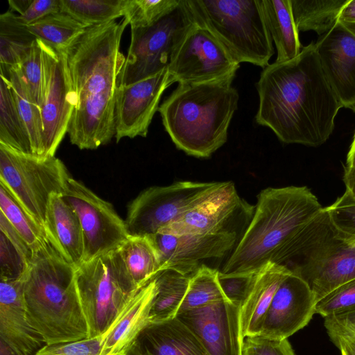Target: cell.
I'll list each match as a JSON object with an SVG mask.
<instances>
[{
	"label": "cell",
	"instance_id": "obj_1",
	"mask_svg": "<svg viewBox=\"0 0 355 355\" xmlns=\"http://www.w3.org/2000/svg\"><path fill=\"white\" fill-rule=\"evenodd\" d=\"M257 124L285 144L317 147L332 134L343 107L322 69L314 42L295 58L269 64L256 83Z\"/></svg>",
	"mask_w": 355,
	"mask_h": 355
},
{
	"label": "cell",
	"instance_id": "obj_2",
	"mask_svg": "<svg viewBox=\"0 0 355 355\" xmlns=\"http://www.w3.org/2000/svg\"><path fill=\"white\" fill-rule=\"evenodd\" d=\"M128 23L123 17L87 27L63 51L75 94L67 133L80 150H94L115 135L118 78L125 58L120 51Z\"/></svg>",
	"mask_w": 355,
	"mask_h": 355
},
{
	"label": "cell",
	"instance_id": "obj_3",
	"mask_svg": "<svg viewBox=\"0 0 355 355\" xmlns=\"http://www.w3.org/2000/svg\"><path fill=\"white\" fill-rule=\"evenodd\" d=\"M22 282L28 322L45 345L89 338L76 282V267L49 241L33 251Z\"/></svg>",
	"mask_w": 355,
	"mask_h": 355
},
{
	"label": "cell",
	"instance_id": "obj_4",
	"mask_svg": "<svg viewBox=\"0 0 355 355\" xmlns=\"http://www.w3.org/2000/svg\"><path fill=\"white\" fill-rule=\"evenodd\" d=\"M254 208L250 223L220 272H254L269 263L277 264L293 237L323 207L306 186H289L262 190Z\"/></svg>",
	"mask_w": 355,
	"mask_h": 355
},
{
	"label": "cell",
	"instance_id": "obj_5",
	"mask_svg": "<svg viewBox=\"0 0 355 355\" xmlns=\"http://www.w3.org/2000/svg\"><path fill=\"white\" fill-rule=\"evenodd\" d=\"M234 78L178 84L159 105L162 124L178 149L207 158L226 143L239 98Z\"/></svg>",
	"mask_w": 355,
	"mask_h": 355
},
{
	"label": "cell",
	"instance_id": "obj_6",
	"mask_svg": "<svg viewBox=\"0 0 355 355\" xmlns=\"http://www.w3.org/2000/svg\"><path fill=\"white\" fill-rule=\"evenodd\" d=\"M277 264L303 279L318 302L355 278V236L340 231L323 207L293 237Z\"/></svg>",
	"mask_w": 355,
	"mask_h": 355
},
{
	"label": "cell",
	"instance_id": "obj_7",
	"mask_svg": "<svg viewBox=\"0 0 355 355\" xmlns=\"http://www.w3.org/2000/svg\"><path fill=\"white\" fill-rule=\"evenodd\" d=\"M195 23L239 62L265 68L275 51L261 0H186Z\"/></svg>",
	"mask_w": 355,
	"mask_h": 355
},
{
	"label": "cell",
	"instance_id": "obj_8",
	"mask_svg": "<svg viewBox=\"0 0 355 355\" xmlns=\"http://www.w3.org/2000/svg\"><path fill=\"white\" fill-rule=\"evenodd\" d=\"M76 282L89 338L106 332L141 288L130 277L119 248L83 261L76 268Z\"/></svg>",
	"mask_w": 355,
	"mask_h": 355
},
{
	"label": "cell",
	"instance_id": "obj_9",
	"mask_svg": "<svg viewBox=\"0 0 355 355\" xmlns=\"http://www.w3.org/2000/svg\"><path fill=\"white\" fill-rule=\"evenodd\" d=\"M70 176L55 156L24 153L0 143V182L43 228L51 196L63 194Z\"/></svg>",
	"mask_w": 355,
	"mask_h": 355
},
{
	"label": "cell",
	"instance_id": "obj_10",
	"mask_svg": "<svg viewBox=\"0 0 355 355\" xmlns=\"http://www.w3.org/2000/svg\"><path fill=\"white\" fill-rule=\"evenodd\" d=\"M195 24L186 0L155 24L131 28L127 57L118 85L133 84L168 67L184 37Z\"/></svg>",
	"mask_w": 355,
	"mask_h": 355
},
{
	"label": "cell",
	"instance_id": "obj_11",
	"mask_svg": "<svg viewBox=\"0 0 355 355\" xmlns=\"http://www.w3.org/2000/svg\"><path fill=\"white\" fill-rule=\"evenodd\" d=\"M218 184L179 181L145 189L128 205L125 220L128 234L148 236L157 233L202 201Z\"/></svg>",
	"mask_w": 355,
	"mask_h": 355
},
{
	"label": "cell",
	"instance_id": "obj_12",
	"mask_svg": "<svg viewBox=\"0 0 355 355\" xmlns=\"http://www.w3.org/2000/svg\"><path fill=\"white\" fill-rule=\"evenodd\" d=\"M64 199L80 219L84 240V260L117 249L130 236L123 220L110 202L70 176Z\"/></svg>",
	"mask_w": 355,
	"mask_h": 355
},
{
	"label": "cell",
	"instance_id": "obj_13",
	"mask_svg": "<svg viewBox=\"0 0 355 355\" xmlns=\"http://www.w3.org/2000/svg\"><path fill=\"white\" fill-rule=\"evenodd\" d=\"M240 63L206 28L196 23L168 67L174 83H198L235 78Z\"/></svg>",
	"mask_w": 355,
	"mask_h": 355
},
{
	"label": "cell",
	"instance_id": "obj_14",
	"mask_svg": "<svg viewBox=\"0 0 355 355\" xmlns=\"http://www.w3.org/2000/svg\"><path fill=\"white\" fill-rule=\"evenodd\" d=\"M40 41L43 62V100L40 107L44 156H55L67 133L75 94L64 51Z\"/></svg>",
	"mask_w": 355,
	"mask_h": 355
},
{
	"label": "cell",
	"instance_id": "obj_15",
	"mask_svg": "<svg viewBox=\"0 0 355 355\" xmlns=\"http://www.w3.org/2000/svg\"><path fill=\"white\" fill-rule=\"evenodd\" d=\"M173 83L166 68L133 84L118 87L114 110L116 142L125 137L147 136L162 96Z\"/></svg>",
	"mask_w": 355,
	"mask_h": 355
},
{
	"label": "cell",
	"instance_id": "obj_16",
	"mask_svg": "<svg viewBox=\"0 0 355 355\" xmlns=\"http://www.w3.org/2000/svg\"><path fill=\"white\" fill-rule=\"evenodd\" d=\"M146 237L156 250L161 270L171 268L187 275L193 274L202 261L223 257L236 241L234 231L183 235L157 232Z\"/></svg>",
	"mask_w": 355,
	"mask_h": 355
},
{
	"label": "cell",
	"instance_id": "obj_17",
	"mask_svg": "<svg viewBox=\"0 0 355 355\" xmlns=\"http://www.w3.org/2000/svg\"><path fill=\"white\" fill-rule=\"evenodd\" d=\"M210 355H243L240 307L227 300L178 313Z\"/></svg>",
	"mask_w": 355,
	"mask_h": 355
},
{
	"label": "cell",
	"instance_id": "obj_18",
	"mask_svg": "<svg viewBox=\"0 0 355 355\" xmlns=\"http://www.w3.org/2000/svg\"><path fill=\"white\" fill-rule=\"evenodd\" d=\"M315 45L324 73L343 107L355 112V24L338 20Z\"/></svg>",
	"mask_w": 355,
	"mask_h": 355
},
{
	"label": "cell",
	"instance_id": "obj_19",
	"mask_svg": "<svg viewBox=\"0 0 355 355\" xmlns=\"http://www.w3.org/2000/svg\"><path fill=\"white\" fill-rule=\"evenodd\" d=\"M316 299L308 284L291 273L278 287L259 336L283 340L304 328L315 313Z\"/></svg>",
	"mask_w": 355,
	"mask_h": 355
},
{
	"label": "cell",
	"instance_id": "obj_20",
	"mask_svg": "<svg viewBox=\"0 0 355 355\" xmlns=\"http://www.w3.org/2000/svg\"><path fill=\"white\" fill-rule=\"evenodd\" d=\"M242 208L245 207L234 184L230 181L218 182L202 201L158 232L183 235L231 231L225 225Z\"/></svg>",
	"mask_w": 355,
	"mask_h": 355
},
{
	"label": "cell",
	"instance_id": "obj_21",
	"mask_svg": "<svg viewBox=\"0 0 355 355\" xmlns=\"http://www.w3.org/2000/svg\"><path fill=\"white\" fill-rule=\"evenodd\" d=\"M0 280V338L26 355H35L45 343L28 322L22 278Z\"/></svg>",
	"mask_w": 355,
	"mask_h": 355
},
{
	"label": "cell",
	"instance_id": "obj_22",
	"mask_svg": "<svg viewBox=\"0 0 355 355\" xmlns=\"http://www.w3.org/2000/svg\"><path fill=\"white\" fill-rule=\"evenodd\" d=\"M44 230L51 245L67 261L76 268L83 262L84 240L80 219L62 195L51 196Z\"/></svg>",
	"mask_w": 355,
	"mask_h": 355
},
{
	"label": "cell",
	"instance_id": "obj_23",
	"mask_svg": "<svg viewBox=\"0 0 355 355\" xmlns=\"http://www.w3.org/2000/svg\"><path fill=\"white\" fill-rule=\"evenodd\" d=\"M135 343L142 355H210L195 334L177 317L150 322Z\"/></svg>",
	"mask_w": 355,
	"mask_h": 355
},
{
	"label": "cell",
	"instance_id": "obj_24",
	"mask_svg": "<svg viewBox=\"0 0 355 355\" xmlns=\"http://www.w3.org/2000/svg\"><path fill=\"white\" fill-rule=\"evenodd\" d=\"M154 277L139 288L127 308L106 331L101 355H123L150 323V310L157 294Z\"/></svg>",
	"mask_w": 355,
	"mask_h": 355
},
{
	"label": "cell",
	"instance_id": "obj_25",
	"mask_svg": "<svg viewBox=\"0 0 355 355\" xmlns=\"http://www.w3.org/2000/svg\"><path fill=\"white\" fill-rule=\"evenodd\" d=\"M291 272L285 267L269 263L257 277L240 306L243 338L259 336L273 297L284 279Z\"/></svg>",
	"mask_w": 355,
	"mask_h": 355
},
{
	"label": "cell",
	"instance_id": "obj_26",
	"mask_svg": "<svg viewBox=\"0 0 355 355\" xmlns=\"http://www.w3.org/2000/svg\"><path fill=\"white\" fill-rule=\"evenodd\" d=\"M264 18L277 51L275 62L296 58L302 48L292 11L291 0H261Z\"/></svg>",
	"mask_w": 355,
	"mask_h": 355
},
{
	"label": "cell",
	"instance_id": "obj_27",
	"mask_svg": "<svg viewBox=\"0 0 355 355\" xmlns=\"http://www.w3.org/2000/svg\"><path fill=\"white\" fill-rule=\"evenodd\" d=\"M1 76L8 81L21 119L28 132L32 153L44 156L43 126L40 107L33 101L24 80L19 65L0 69Z\"/></svg>",
	"mask_w": 355,
	"mask_h": 355
},
{
	"label": "cell",
	"instance_id": "obj_28",
	"mask_svg": "<svg viewBox=\"0 0 355 355\" xmlns=\"http://www.w3.org/2000/svg\"><path fill=\"white\" fill-rule=\"evenodd\" d=\"M191 276L171 268L162 270L155 276L157 294L150 310V322H162L176 317Z\"/></svg>",
	"mask_w": 355,
	"mask_h": 355
},
{
	"label": "cell",
	"instance_id": "obj_29",
	"mask_svg": "<svg viewBox=\"0 0 355 355\" xmlns=\"http://www.w3.org/2000/svg\"><path fill=\"white\" fill-rule=\"evenodd\" d=\"M350 0H291L294 21L298 31H313L320 37L337 22Z\"/></svg>",
	"mask_w": 355,
	"mask_h": 355
},
{
	"label": "cell",
	"instance_id": "obj_30",
	"mask_svg": "<svg viewBox=\"0 0 355 355\" xmlns=\"http://www.w3.org/2000/svg\"><path fill=\"white\" fill-rule=\"evenodd\" d=\"M32 255L30 247L0 213V279H21Z\"/></svg>",
	"mask_w": 355,
	"mask_h": 355
},
{
	"label": "cell",
	"instance_id": "obj_31",
	"mask_svg": "<svg viewBox=\"0 0 355 355\" xmlns=\"http://www.w3.org/2000/svg\"><path fill=\"white\" fill-rule=\"evenodd\" d=\"M37 38L8 10L0 15V69L18 65Z\"/></svg>",
	"mask_w": 355,
	"mask_h": 355
},
{
	"label": "cell",
	"instance_id": "obj_32",
	"mask_svg": "<svg viewBox=\"0 0 355 355\" xmlns=\"http://www.w3.org/2000/svg\"><path fill=\"white\" fill-rule=\"evenodd\" d=\"M119 249L130 277L139 287L161 270L157 254L148 237L130 236Z\"/></svg>",
	"mask_w": 355,
	"mask_h": 355
},
{
	"label": "cell",
	"instance_id": "obj_33",
	"mask_svg": "<svg viewBox=\"0 0 355 355\" xmlns=\"http://www.w3.org/2000/svg\"><path fill=\"white\" fill-rule=\"evenodd\" d=\"M0 143L19 152L33 154L28 132L11 88L3 76L0 82Z\"/></svg>",
	"mask_w": 355,
	"mask_h": 355
},
{
	"label": "cell",
	"instance_id": "obj_34",
	"mask_svg": "<svg viewBox=\"0 0 355 355\" xmlns=\"http://www.w3.org/2000/svg\"><path fill=\"white\" fill-rule=\"evenodd\" d=\"M0 213L34 251L48 242L43 227L28 212L11 191L0 182Z\"/></svg>",
	"mask_w": 355,
	"mask_h": 355
},
{
	"label": "cell",
	"instance_id": "obj_35",
	"mask_svg": "<svg viewBox=\"0 0 355 355\" xmlns=\"http://www.w3.org/2000/svg\"><path fill=\"white\" fill-rule=\"evenodd\" d=\"M27 27L37 39L63 51L87 26L67 13L60 12L49 15Z\"/></svg>",
	"mask_w": 355,
	"mask_h": 355
},
{
	"label": "cell",
	"instance_id": "obj_36",
	"mask_svg": "<svg viewBox=\"0 0 355 355\" xmlns=\"http://www.w3.org/2000/svg\"><path fill=\"white\" fill-rule=\"evenodd\" d=\"M129 0H61L62 12L81 24L95 26L124 17Z\"/></svg>",
	"mask_w": 355,
	"mask_h": 355
},
{
	"label": "cell",
	"instance_id": "obj_37",
	"mask_svg": "<svg viewBox=\"0 0 355 355\" xmlns=\"http://www.w3.org/2000/svg\"><path fill=\"white\" fill-rule=\"evenodd\" d=\"M218 270L202 264L191 275L178 314L226 300L218 280Z\"/></svg>",
	"mask_w": 355,
	"mask_h": 355
},
{
	"label": "cell",
	"instance_id": "obj_38",
	"mask_svg": "<svg viewBox=\"0 0 355 355\" xmlns=\"http://www.w3.org/2000/svg\"><path fill=\"white\" fill-rule=\"evenodd\" d=\"M181 0H129L123 18L130 28L149 26L175 8Z\"/></svg>",
	"mask_w": 355,
	"mask_h": 355
},
{
	"label": "cell",
	"instance_id": "obj_39",
	"mask_svg": "<svg viewBox=\"0 0 355 355\" xmlns=\"http://www.w3.org/2000/svg\"><path fill=\"white\" fill-rule=\"evenodd\" d=\"M18 65L33 101L41 107L43 100L44 77L42 53L39 39L35 40Z\"/></svg>",
	"mask_w": 355,
	"mask_h": 355
},
{
	"label": "cell",
	"instance_id": "obj_40",
	"mask_svg": "<svg viewBox=\"0 0 355 355\" xmlns=\"http://www.w3.org/2000/svg\"><path fill=\"white\" fill-rule=\"evenodd\" d=\"M355 310V278L334 289L316 302L315 311L324 318Z\"/></svg>",
	"mask_w": 355,
	"mask_h": 355
},
{
	"label": "cell",
	"instance_id": "obj_41",
	"mask_svg": "<svg viewBox=\"0 0 355 355\" xmlns=\"http://www.w3.org/2000/svg\"><path fill=\"white\" fill-rule=\"evenodd\" d=\"M258 272L243 273H223L218 270V280L227 301L240 307L252 287Z\"/></svg>",
	"mask_w": 355,
	"mask_h": 355
},
{
	"label": "cell",
	"instance_id": "obj_42",
	"mask_svg": "<svg viewBox=\"0 0 355 355\" xmlns=\"http://www.w3.org/2000/svg\"><path fill=\"white\" fill-rule=\"evenodd\" d=\"M105 337L106 332L94 338L45 345L35 355H101Z\"/></svg>",
	"mask_w": 355,
	"mask_h": 355
},
{
	"label": "cell",
	"instance_id": "obj_43",
	"mask_svg": "<svg viewBox=\"0 0 355 355\" xmlns=\"http://www.w3.org/2000/svg\"><path fill=\"white\" fill-rule=\"evenodd\" d=\"M326 209L340 231L355 236V200L347 193L345 192Z\"/></svg>",
	"mask_w": 355,
	"mask_h": 355
},
{
	"label": "cell",
	"instance_id": "obj_44",
	"mask_svg": "<svg viewBox=\"0 0 355 355\" xmlns=\"http://www.w3.org/2000/svg\"><path fill=\"white\" fill-rule=\"evenodd\" d=\"M245 338L243 355H295L288 339H272L261 336Z\"/></svg>",
	"mask_w": 355,
	"mask_h": 355
},
{
	"label": "cell",
	"instance_id": "obj_45",
	"mask_svg": "<svg viewBox=\"0 0 355 355\" xmlns=\"http://www.w3.org/2000/svg\"><path fill=\"white\" fill-rule=\"evenodd\" d=\"M60 12H62L61 0H32L26 10L18 15V18L22 24L28 26L49 15Z\"/></svg>",
	"mask_w": 355,
	"mask_h": 355
},
{
	"label": "cell",
	"instance_id": "obj_46",
	"mask_svg": "<svg viewBox=\"0 0 355 355\" xmlns=\"http://www.w3.org/2000/svg\"><path fill=\"white\" fill-rule=\"evenodd\" d=\"M325 328L341 355H355V334L336 327L327 326Z\"/></svg>",
	"mask_w": 355,
	"mask_h": 355
},
{
	"label": "cell",
	"instance_id": "obj_47",
	"mask_svg": "<svg viewBox=\"0 0 355 355\" xmlns=\"http://www.w3.org/2000/svg\"><path fill=\"white\" fill-rule=\"evenodd\" d=\"M336 327L355 334V310L324 318V327Z\"/></svg>",
	"mask_w": 355,
	"mask_h": 355
},
{
	"label": "cell",
	"instance_id": "obj_48",
	"mask_svg": "<svg viewBox=\"0 0 355 355\" xmlns=\"http://www.w3.org/2000/svg\"><path fill=\"white\" fill-rule=\"evenodd\" d=\"M343 182L346 187L345 192L355 200V166H345Z\"/></svg>",
	"mask_w": 355,
	"mask_h": 355
},
{
	"label": "cell",
	"instance_id": "obj_49",
	"mask_svg": "<svg viewBox=\"0 0 355 355\" xmlns=\"http://www.w3.org/2000/svg\"><path fill=\"white\" fill-rule=\"evenodd\" d=\"M338 20L345 23L355 24V0L349 1L342 10Z\"/></svg>",
	"mask_w": 355,
	"mask_h": 355
},
{
	"label": "cell",
	"instance_id": "obj_50",
	"mask_svg": "<svg viewBox=\"0 0 355 355\" xmlns=\"http://www.w3.org/2000/svg\"><path fill=\"white\" fill-rule=\"evenodd\" d=\"M32 0H9L8 4L11 11H17L19 15L24 13L30 6Z\"/></svg>",
	"mask_w": 355,
	"mask_h": 355
},
{
	"label": "cell",
	"instance_id": "obj_51",
	"mask_svg": "<svg viewBox=\"0 0 355 355\" xmlns=\"http://www.w3.org/2000/svg\"><path fill=\"white\" fill-rule=\"evenodd\" d=\"M0 355H26L0 338Z\"/></svg>",
	"mask_w": 355,
	"mask_h": 355
},
{
	"label": "cell",
	"instance_id": "obj_52",
	"mask_svg": "<svg viewBox=\"0 0 355 355\" xmlns=\"http://www.w3.org/2000/svg\"><path fill=\"white\" fill-rule=\"evenodd\" d=\"M346 166H355V144H351L346 159Z\"/></svg>",
	"mask_w": 355,
	"mask_h": 355
},
{
	"label": "cell",
	"instance_id": "obj_53",
	"mask_svg": "<svg viewBox=\"0 0 355 355\" xmlns=\"http://www.w3.org/2000/svg\"><path fill=\"white\" fill-rule=\"evenodd\" d=\"M123 355H142L137 345L134 342Z\"/></svg>",
	"mask_w": 355,
	"mask_h": 355
},
{
	"label": "cell",
	"instance_id": "obj_54",
	"mask_svg": "<svg viewBox=\"0 0 355 355\" xmlns=\"http://www.w3.org/2000/svg\"><path fill=\"white\" fill-rule=\"evenodd\" d=\"M351 144H355V132H354V137H353V139H352V141Z\"/></svg>",
	"mask_w": 355,
	"mask_h": 355
}]
</instances>
